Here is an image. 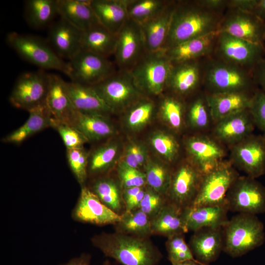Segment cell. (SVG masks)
<instances>
[{
	"label": "cell",
	"instance_id": "4316f807",
	"mask_svg": "<svg viewBox=\"0 0 265 265\" xmlns=\"http://www.w3.org/2000/svg\"><path fill=\"white\" fill-rule=\"evenodd\" d=\"M228 211L225 206H190L183 209L186 228L194 232L204 227H223L228 220Z\"/></svg>",
	"mask_w": 265,
	"mask_h": 265
},
{
	"label": "cell",
	"instance_id": "ba28073f",
	"mask_svg": "<svg viewBox=\"0 0 265 265\" xmlns=\"http://www.w3.org/2000/svg\"><path fill=\"white\" fill-rule=\"evenodd\" d=\"M113 113L125 111L145 96L130 71L117 70L102 82L92 86Z\"/></svg>",
	"mask_w": 265,
	"mask_h": 265
},
{
	"label": "cell",
	"instance_id": "11a10c76",
	"mask_svg": "<svg viewBox=\"0 0 265 265\" xmlns=\"http://www.w3.org/2000/svg\"><path fill=\"white\" fill-rule=\"evenodd\" d=\"M91 256L87 253H82L80 256L70 260L61 265H90Z\"/></svg>",
	"mask_w": 265,
	"mask_h": 265
},
{
	"label": "cell",
	"instance_id": "7402d4cb",
	"mask_svg": "<svg viewBox=\"0 0 265 265\" xmlns=\"http://www.w3.org/2000/svg\"><path fill=\"white\" fill-rule=\"evenodd\" d=\"M255 126L247 109L216 122L213 134L219 142L233 146L252 134Z\"/></svg>",
	"mask_w": 265,
	"mask_h": 265
},
{
	"label": "cell",
	"instance_id": "9a60e30c",
	"mask_svg": "<svg viewBox=\"0 0 265 265\" xmlns=\"http://www.w3.org/2000/svg\"><path fill=\"white\" fill-rule=\"evenodd\" d=\"M218 32H225L249 42L264 44L265 21L252 13L228 7L221 20Z\"/></svg>",
	"mask_w": 265,
	"mask_h": 265
},
{
	"label": "cell",
	"instance_id": "f1b7e54d",
	"mask_svg": "<svg viewBox=\"0 0 265 265\" xmlns=\"http://www.w3.org/2000/svg\"><path fill=\"white\" fill-rule=\"evenodd\" d=\"M58 15L73 26L84 31L100 23L91 0H57Z\"/></svg>",
	"mask_w": 265,
	"mask_h": 265
},
{
	"label": "cell",
	"instance_id": "d4e9b609",
	"mask_svg": "<svg viewBox=\"0 0 265 265\" xmlns=\"http://www.w3.org/2000/svg\"><path fill=\"white\" fill-rule=\"evenodd\" d=\"M255 90L216 94L205 93L212 120L216 122L249 109Z\"/></svg>",
	"mask_w": 265,
	"mask_h": 265
},
{
	"label": "cell",
	"instance_id": "484cf974",
	"mask_svg": "<svg viewBox=\"0 0 265 265\" xmlns=\"http://www.w3.org/2000/svg\"><path fill=\"white\" fill-rule=\"evenodd\" d=\"M66 89L77 111L108 116L112 110L91 86L73 81L65 82Z\"/></svg>",
	"mask_w": 265,
	"mask_h": 265
},
{
	"label": "cell",
	"instance_id": "816d5d0a",
	"mask_svg": "<svg viewBox=\"0 0 265 265\" xmlns=\"http://www.w3.org/2000/svg\"><path fill=\"white\" fill-rule=\"evenodd\" d=\"M147 160L146 152L144 147L137 143L132 142L126 147L122 160L119 162L130 167L138 169L145 165Z\"/></svg>",
	"mask_w": 265,
	"mask_h": 265
},
{
	"label": "cell",
	"instance_id": "ac0fdd59",
	"mask_svg": "<svg viewBox=\"0 0 265 265\" xmlns=\"http://www.w3.org/2000/svg\"><path fill=\"white\" fill-rule=\"evenodd\" d=\"M72 217L79 222L102 226L115 225L121 216L105 205L85 186L81 187L79 198L72 212Z\"/></svg>",
	"mask_w": 265,
	"mask_h": 265
},
{
	"label": "cell",
	"instance_id": "5bb4252c",
	"mask_svg": "<svg viewBox=\"0 0 265 265\" xmlns=\"http://www.w3.org/2000/svg\"><path fill=\"white\" fill-rule=\"evenodd\" d=\"M146 52L140 25L128 18L117 34L113 60L117 69L130 71Z\"/></svg>",
	"mask_w": 265,
	"mask_h": 265
},
{
	"label": "cell",
	"instance_id": "3957f363",
	"mask_svg": "<svg viewBox=\"0 0 265 265\" xmlns=\"http://www.w3.org/2000/svg\"><path fill=\"white\" fill-rule=\"evenodd\" d=\"M202 89L207 94L254 91L251 72L212 56L202 60Z\"/></svg>",
	"mask_w": 265,
	"mask_h": 265
},
{
	"label": "cell",
	"instance_id": "7c38bea8",
	"mask_svg": "<svg viewBox=\"0 0 265 265\" xmlns=\"http://www.w3.org/2000/svg\"><path fill=\"white\" fill-rule=\"evenodd\" d=\"M72 81L94 86L114 74L118 69L113 60L81 50L68 62Z\"/></svg>",
	"mask_w": 265,
	"mask_h": 265
},
{
	"label": "cell",
	"instance_id": "f5cc1de1",
	"mask_svg": "<svg viewBox=\"0 0 265 265\" xmlns=\"http://www.w3.org/2000/svg\"><path fill=\"white\" fill-rule=\"evenodd\" d=\"M251 73L256 86L265 92V57L256 64Z\"/></svg>",
	"mask_w": 265,
	"mask_h": 265
},
{
	"label": "cell",
	"instance_id": "d590c367",
	"mask_svg": "<svg viewBox=\"0 0 265 265\" xmlns=\"http://www.w3.org/2000/svg\"><path fill=\"white\" fill-rule=\"evenodd\" d=\"M89 188L105 205L114 212L121 215L125 212L123 188L113 179L108 177H99Z\"/></svg>",
	"mask_w": 265,
	"mask_h": 265
},
{
	"label": "cell",
	"instance_id": "7a4b0ae2",
	"mask_svg": "<svg viewBox=\"0 0 265 265\" xmlns=\"http://www.w3.org/2000/svg\"><path fill=\"white\" fill-rule=\"evenodd\" d=\"M93 245L121 265H157L163 256L150 238L119 232L102 233L91 238Z\"/></svg>",
	"mask_w": 265,
	"mask_h": 265
},
{
	"label": "cell",
	"instance_id": "f35d334b",
	"mask_svg": "<svg viewBox=\"0 0 265 265\" xmlns=\"http://www.w3.org/2000/svg\"><path fill=\"white\" fill-rule=\"evenodd\" d=\"M192 97L188 103L186 100V116L193 128L204 130L209 127L211 120H212L206 93L201 89Z\"/></svg>",
	"mask_w": 265,
	"mask_h": 265
},
{
	"label": "cell",
	"instance_id": "7bdbcfd3",
	"mask_svg": "<svg viewBox=\"0 0 265 265\" xmlns=\"http://www.w3.org/2000/svg\"><path fill=\"white\" fill-rule=\"evenodd\" d=\"M170 0H128L129 18L140 25L161 11Z\"/></svg>",
	"mask_w": 265,
	"mask_h": 265
},
{
	"label": "cell",
	"instance_id": "44dd1931",
	"mask_svg": "<svg viewBox=\"0 0 265 265\" xmlns=\"http://www.w3.org/2000/svg\"><path fill=\"white\" fill-rule=\"evenodd\" d=\"M82 31L60 17L50 27L48 42L59 57L69 60L81 50Z\"/></svg>",
	"mask_w": 265,
	"mask_h": 265
},
{
	"label": "cell",
	"instance_id": "9c48e42d",
	"mask_svg": "<svg viewBox=\"0 0 265 265\" xmlns=\"http://www.w3.org/2000/svg\"><path fill=\"white\" fill-rule=\"evenodd\" d=\"M238 177L231 162L222 161L203 174L197 196L191 206H226L227 194Z\"/></svg>",
	"mask_w": 265,
	"mask_h": 265
},
{
	"label": "cell",
	"instance_id": "ffe728a7",
	"mask_svg": "<svg viewBox=\"0 0 265 265\" xmlns=\"http://www.w3.org/2000/svg\"><path fill=\"white\" fill-rule=\"evenodd\" d=\"M189 245L198 261L209 265L223 251V227H204L194 232Z\"/></svg>",
	"mask_w": 265,
	"mask_h": 265
},
{
	"label": "cell",
	"instance_id": "2e32d148",
	"mask_svg": "<svg viewBox=\"0 0 265 265\" xmlns=\"http://www.w3.org/2000/svg\"><path fill=\"white\" fill-rule=\"evenodd\" d=\"M232 164L256 179L265 174V137L251 134L232 146Z\"/></svg>",
	"mask_w": 265,
	"mask_h": 265
},
{
	"label": "cell",
	"instance_id": "7dc6e473",
	"mask_svg": "<svg viewBox=\"0 0 265 265\" xmlns=\"http://www.w3.org/2000/svg\"><path fill=\"white\" fill-rule=\"evenodd\" d=\"M151 141L155 151L166 161L171 162L177 157L179 145L172 135L158 132L153 135Z\"/></svg>",
	"mask_w": 265,
	"mask_h": 265
},
{
	"label": "cell",
	"instance_id": "f546056e",
	"mask_svg": "<svg viewBox=\"0 0 265 265\" xmlns=\"http://www.w3.org/2000/svg\"><path fill=\"white\" fill-rule=\"evenodd\" d=\"M128 0H91V6L100 24L117 34L129 18Z\"/></svg>",
	"mask_w": 265,
	"mask_h": 265
},
{
	"label": "cell",
	"instance_id": "e0dca14e",
	"mask_svg": "<svg viewBox=\"0 0 265 265\" xmlns=\"http://www.w3.org/2000/svg\"><path fill=\"white\" fill-rule=\"evenodd\" d=\"M202 60L172 64L165 91L186 100L201 90Z\"/></svg>",
	"mask_w": 265,
	"mask_h": 265
},
{
	"label": "cell",
	"instance_id": "5b68a950",
	"mask_svg": "<svg viewBox=\"0 0 265 265\" xmlns=\"http://www.w3.org/2000/svg\"><path fill=\"white\" fill-rule=\"evenodd\" d=\"M6 41L22 58L41 70H55L69 77L68 62L59 57L48 42L34 35L15 31L7 34Z\"/></svg>",
	"mask_w": 265,
	"mask_h": 265
},
{
	"label": "cell",
	"instance_id": "8992f818",
	"mask_svg": "<svg viewBox=\"0 0 265 265\" xmlns=\"http://www.w3.org/2000/svg\"><path fill=\"white\" fill-rule=\"evenodd\" d=\"M172 63L164 51L146 52L130 71L145 96L156 98L166 89Z\"/></svg>",
	"mask_w": 265,
	"mask_h": 265
},
{
	"label": "cell",
	"instance_id": "4fadbf2b",
	"mask_svg": "<svg viewBox=\"0 0 265 265\" xmlns=\"http://www.w3.org/2000/svg\"><path fill=\"white\" fill-rule=\"evenodd\" d=\"M203 173L192 161H185L172 170L166 194L168 202L182 209L193 204L198 192Z\"/></svg>",
	"mask_w": 265,
	"mask_h": 265
},
{
	"label": "cell",
	"instance_id": "ee69618b",
	"mask_svg": "<svg viewBox=\"0 0 265 265\" xmlns=\"http://www.w3.org/2000/svg\"><path fill=\"white\" fill-rule=\"evenodd\" d=\"M184 234H176L167 238L165 246L168 259L172 265L187 261L200 263L195 258L189 244L186 242Z\"/></svg>",
	"mask_w": 265,
	"mask_h": 265
},
{
	"label": "cell",
	"instance_id": "6f0895ef",
	"mask_svg": "<svg viewBox=\"0 0 265 265\" xmlns=\"http://www.w3.org/2000/svg\"><path fill=\"white\" fill-rule=\"evenodd\" d=\"M173 265H205L199 262L193 261H187L181 263H179Z\"/></svg>",
	"mask_w": 265,
	"mask_h": 265
},
{
	"label": "cell",
	"instance_id": "ab89813d",
	"mask_svg": "<svg viewBox=\"0 0 265 265\" xmlns=\"http://www.w3.org/2000/svg\"><path fill=\"white\" fill-rule=\"evenodd\" d=\"M118 152V146L109 141L90 153L88 158V175H97L106 172L113 164Z\"/></svg>",
	"mask_w": 265,
	"mask_h": 265
},
{
	"label": "cell",
	"instance_id": "b9f144b4",
	"mask_svg": "<svg viewBox=\"0 0 265 265\" xmlns=\"http://www.w3.org/2000/svg\"><path fill=\"white\" fill-rule=\"evenodd\" d=\"M172 170L162 163L154 160L147 161L145 165L146 186L166 196Z\"/></svg>",
	"mask_w": 265,
	"mask_h": 265
},
{
	"label": "cell",
	"instance_id": "bcb514c9",
	"mask_svg": "<svg viewBox=\"0 0 265 265\" xmlns=\"http://www.w3.org/2000/svg\"><path fill=\"white\" fill-rule=\"evenodd\" d=\"M51 128L55 129L60 135L66 149L83 148L89 142L85 136L74 126L57 121L53 118Z\"/></svg>",
	"mask_w": 265,
	"mask_h": 265
},
{
	"label": "cell",
	"instance_id": "277c9868",
	"mask_svg": "<svg viewBox=\"0 0 265 265\" xmlns=\"http://www.w3.org/2000/svg\"><path fill=\"white\" fill-rule=\"evenodd\" d=\"M223 251L233 258L242 256L265 241L263 223L256 215L238 213L223 227Z\"/></svg>",
	"mask_w": 265,
	"mask_h": 265
},
{
	"label": "cell",
	"instance_id": "f907efd6",
	"mask_svg": "<svg viewBox=\"0 0 265 265\" xmlns=\"http://www.w3.org/2000/svg\"><path fill=\"white\" fill-rule=\"evenodd\" d=\"M249 110L255 126L265 137V92L258 87L254 93Z\"/></svg>",
	"mask_w": 265,
	"mask_h": 265
},
{
	"label": "cell",
	"instance_id": "db71d44e",
	"mask_svg": "<svg viewBox=\"0 0 265 265\" xmlns=\"http://www.w3.org/2000/svg\"><path fill=\"white\" fill-rule=\"evenodd\" d=\"M203 6L221 14L228 8V0H198Z\"/></svg>",
	"mask_w": 265,
	"mask_h": 265
},
{
	"label": "cell",
	"instance_id": "91938a15",
	"mask_svg": "<svg viewBox=\"0 0 265 265\" xmlns=\"http://www.w3.org/2000/svg\"><path fill=\"white\" fill-rule=\"evenodd\" d=\"M264 44L265 45V40H264Z\"/></svg>",
	"mask_w": 265,
	"mask_h": 265
},
{
	"label": "cell",
	"instance_id": "681fc988",
	"mask_svg": "<svg viewBox=\"0 0 265 265\" xmlns=\"http://www.w3.org/2000/svg\"><path fill=\"white\" fill-rule=\"evenodd\" d=\"M117 171L119 181L123 189L144 187L146 186L145 173L140 169L119 163Z\"/></svg>",
	"mask_w": 265,
	"mask_h": 265
},
{
	"label": "cell",
	"instance_id": "83f0119b",
	"mask_svg": "<svg viewBox=\"0 0 265 265\" xmlns=\"http://www.w3.org/2000/svg\"><path fill=\"white\" fill-rule=\"evenodd\" d=\"M65 82L59 75L50 74L46 104L54 119L71 125L77 111L67 94Z\"/></svg>",
	"mask_w": 265,
	"mask_h": 265
},
{
	"label": "cell",
	"instance_id": "4dcf8cb0",
	"mask_svg": "<svg viewBox=\"0 0 265 265\" xmlns=\"http://www.w3.org/2000/svg\"><path fill=\"white\" fill-rule=\"evenodd\" d=\"M28 112L29 116L25 123L3 137V142L18 145L35 134L51 127L53 117L46 103Z\"/></svg>",
	"mask_w": 265,
	"mask_h": 265
},
{
	"label": "cell",
	"instance_id": "cb8c5ba5",
	"mask_svg": "<svg viewBox=\"0 0 265 265\" xmlns=\"http://www.w3.org/2000/svg\"><path fill=\"white\" fill-rule=\"evenodd\" d=\"M218 33L191 39L163 51L172 64L201 60L212 55Z\"/></svg>",
	"mask_w": 265,
	"mask_h": 265
},
{
	"label": "cell",
	"instance_id": "8d00e7d4",
	"mask_svg": "<svg viewBox=\"0 0 265 265\" xmlns=\"http://www.w3.org/2000/svg\"><path fill=\"white\" fill-rule=\"evenodd\" d=\"M57 15V0H27L25 2V18L32 28L45 27L50 25Z\"/></svg>",
	"mask_w": 265,
	"mask_h": 265
},
{
	"label": "cell",
	"instance_id": "e575fe53",
	"mask_svg": "<svg viewBox=\"0 0 265 265\" xmlns=\"http://www.w3.org/2000/svg\"><path fill=\"white\" fill-rule=\"evenodd\" d=\"M157 98V107L162 119L172 130H181L186 117V100L167 91Z\"/></svg>",
	"mask_w": 265,
	"mask_h": 265
},
{
	"label": "cell",
	"instance_id": "60d3db41",
	"mask_svg": "<svg viewBox=\"0 0 265 265\" xmlns=\"http://www.w3.org/2000/svg\"><path fill=\"white\" fill-rule=\"evenodd\" d=\"M153 98L145 96L125 110L130 128L139 130L150 120L157 108V103Z\"/></svg>",
	"mask_w": 265,
	"mask_h": 265
},
{
	"label": "cell",
	"instance_id": "9f6ffc18",
	"mask_svg": "<svg viewBox=\"0 0 265 265\" xmlns=\"http://www.w3.org/2000/svg\"><path fill=\"white\" fill-rule=\"evenodd\" d=\"M251 13L265 21V0H256Z\"/></svg>",
	"mask_w": 265,
	"mask_h": 265
},
{
	"label": "cell",
	"instance_id": "74e56055",
	"mask_svg": "<svg viewBox=\"0 0 265 265\" xmlns=\"http://www.w3.org/2000/svg\"><path fill=\"white\" fill-rule=\"evenodd\" d=\"M115 226L116 232L140 238L152 235L151 219L139 209L125 212Z\"/></svg>",
	"mask_w": 265,
	"mask_h": 265
},
{
	"label": "cell",
	"instance_id": "8fae6325",
	"mask_svg": "<svg viewBox=\"0 0 265 265\" xmlns=\"http://www.w3.org/2000/svg\"><path fill=\"white\" fill-rule=\"evenodd\" d=\"M50 74L44 70L26 72L16 80L9 96L15 107L29 110L46 103Z\"/></svg>",
	"mask_w": 265,
	"mask_h": 265
},
{
	"label": "cell",
	"instance_id": "30bf717a",
	"mask_svg": "<svg viewBox=\"0 0 265 265\" xmlns=\"http://www.w3.org/2000/svg\"><path fill=\"white\" fill-rule=\"evenodd\" d=\"M229 211L257 215L265 212V187L256 179L238 176L226 196Z\"/></svg>",
	"mask_w": 265,
	"mask_h": 265
},
{
	"label": "cell",
	"instance_id": "f6af8a7d",
	"mask_svg": "<svg viewBox=\"0 0 265 265\" xmlns=\"http://www.w3.org/2000/svg\"><path fill=\"white\" fill-rule=\"evenodd\" d=\"M89 152L83 148L66 149V157L70 168L81 186H85L88 177Z\"/></svg>",
	"mask_w": 265,
	"mask_h": 265
},
{
	"label": "cell",
	"instance_id": "d6986e66",
	"mask_svg": "<svg viewBox=\"0 0 265 265\" xmlns=\"http://www.w3.org/2000/svg\"><path fill=\"white\" fill-rule=\"evenodd\" d=\"M186 147L192 161L204 174L223 161L225 152L219 142L205 135L187 139Z\"/></svg>",
	"mask_w": 265,
	"mask_h": 265
},
{
	"label": "cell",
	"instance_id": "c3c4849f",
	"mask_svg": "<svg viewBox=\"0 0 265 265\" xmlns=\"http://www.w3.org/2000/svg\"><path fill=\"white\" fill-rule=\"evenodd\" d=\"M165 195L161 194L146 186L144 195L138 209L146 214L151 219L167 203Z\"/></svg>",
	"mask_w": 265,
	"mask_h": 265
},
{
	"label": "cell",
	"instance_id": "680465c9",
	"mask_svg": "<svg viewBox=\"0 0 265 265\" xmlns=\"http://www.w3.org/2000/svg\"><path fill=\"white\" fill-rule=\"evenodd\" d=\"M102 265H112L108 260L105 261Z\"/></svg>",
	"mask_w": 265,
	"mask_h": 265
},
{
	"label": "cell",
	"instance_id": "52a82bcc",
	"mask_svg": "<svg viewBox=\"0 0 265 265\" xmlns=\"http://www.w3.org/2000/svg\"><path fill=\"white\" fill-rule=\"evenodd\" d=\"M212 57L250 71L265 57V45L218 32Z\"/></svg>",
	"mask_w": 265,
	"mask_h": 265
},
{
	"label": "cell",
	"instance_id": "836d02e7",
	"mask_svg": "<svg viewBox=\"0 0 265 265\" xmlns=\"http://www.w3.org/2000/svg\"><path fill=\"white\" fill-rule=\"evenodd\" d=\"M117 43L114 34L101 24L82 31L81 50L109 58L113 56Z\"/></svg>",
	"mask_w": 265,
	"mask_h": 265
},
{
	"label": "cell",
	"instance_id": "d6a6232c",
	"mask_svg": "<svg viewBox=\"0 0 265 265\" xmlns=\"http://www.w3.org/2000/svg\"><path fill=\"white\" fill-rule=\"evenodd\" d=\"M183 212V209L167 201L158 213L151 219L152 235L169 238L188 232Z\"/></svg>",
	"mask_w": 265,
	"mask_h": 265
},
{
	"label": "cell",
	"instance_id": "1f68e13d",
	"mask_svg": "<svg viewBox=\"0 0 265 265\" xmlns=\"http://www.w3.org/2000/svg\"><path fill=\"white\" fill-rule=\"evenodd\" d=\"M108 116L76 111L71 125L80 131L89 141H100L108 138L115 133V128Z\"/></svg>",
	"mask_w": 265,
	"mask_h": 265
},
{
	"label": "cell",
	"instance_id": "603a6c76",
	"mask_svg": "<svg viewBox=\"0 0 265 265\" xmlns=\"http://www.w3.org/2000/svg\"><path fill=\"white\" fill-rule=\"evenodd\" d=\"M177 0L169 3L155 16L140 24L147 52L163 50Z\"/></svg>",
	"mask_w": 265,
	"mask_h": 265
},
{
	"label": "cell",
	"instance_id": "6da1fadb",
	"mask_svg": "<svg viewBox=\"0 0 265 265\" xmlns=\"http://www.w3.org/2000/svg\"><path fill=\"white\" fill-rule=\"evenodd\" d=\"M223 15L203 6L198 0H177L163 50L191 39L218 32Z\"/></svg>",
	"mask_w": 265,
	"mask_h": 265
}]
</instances>
